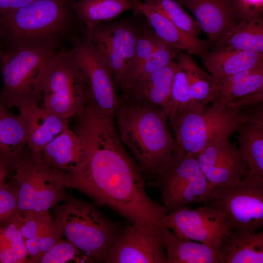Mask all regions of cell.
I'll use <instances>...</instances> for the list:
<instances>
[{
  "label": "cell",
  "instance_id": "cell-1",
  "mask_svg": "<svg viewBox=\"0 0 263 263\" xmlns=\"http://www.w3.org/2000/svg\"><path fill=\"white\" fill-rule=\"evenodd\" d=\"M75 132L84 153L67 187L110 208L132 225L158 230L166 208L147 194L142 170L123 146L113 121L91 108L77 116Z\"/></svg>",
  "mask_w": 263,
  "mask_h": 263
},
{
  "label": "cell",
  "instance_id": "cell-2",
  "mask_svg": "<svg viewBox=\"0 0 263 263\" xmlns=\"http://www.w3.org/2000/svg\"><path fill=\"white\" fill-rule=\"evenodd\" d=\"M115 115L119 138L143 171L155 174L172 162L175 140L162 109L136 100L119 106Z\"/></svg>",
  "mask_w": 263,
  "mask_h": 263
},
{
  "label": "cell",
  "instance_id": "cell-3",
  "mask_svg": "<svg viewBox=\"0 0 263 263\" xmlns=\"http://www.w3.org/2000/svg\"><path fill=\"white\" fill-rule=\"evenodd\" d=\"M75 0H34L0 17V37L10 47L57 49L65 38L72 39L78 21L73 8Z\"/></svg>",
  "mask_w": 263,
  "mask_h": 263
},
{
  "label": "cell",
  "instance_id": "cell-4",
  "mask_svg": "<svg viewBox=\"0 0 263 263\" xmlns=\"http://www.w3.org/2000/svg\"><path fill=\"white\" fill-rule=\"evenodd\" d=\"M54 224L62 237L74 244L90 263H105L121 232L119 226L94 205L69 196L55 206Z\"/></svg>",
  "mask_w": 263,
  "mask_h": 263
},
{
  "label": "cell",
  "instance_id": "cell-5",
  "mask_svg": "<svg viewBox=\"0 0 263 263\" xmlns=\"http://www.w3.org/2000/svg\"><path fill=\"white\" fill-rule=\"evenodd\" d=\"M262 114V104L245 111L223 102L212 103L200 112L183 113L171 124L175 132L173 155L195 156L210 142L228 137L243 123Z\"/></svg>",
  "mask_w": 263,
  "mask_h": 263
},
{
  "label": "cell",
  "instance_id": "cell-6",
  "mask_svg": "<svg viewBox=\"0 0 263 263\" xmlns=\"http://www.w3.org/2000/svg\"><path fill=\"white\" fill-rule=\"evenodd\" d=\"M40 106L69 119L92 103L87 76L72 49L57 51L44 69L38 82Z\"/></svg>",
  "mask_w": 263,
  "mask_h": 263
},
{
  "label": "cell",
  "instance_id": "cell-7",
  "mask_svg": "<svg viewBox=\"0 0 263 263\" xmlns=\"http://www.w3.org/2000/svg\"><path fill=\"white\" fill-rule=\"evenodd\" d=\"M56 49L22 46L11 47L0 57L3 85L0 101L9 110L40 105L38 82Z\"/></svg>",
  "mask_w": 263,
  "mask_h": 263
},
{
  "label": "cell",
  "instance_id": "cell-8",
  "mask_svg": "<svg viewBox=\"0 0 263 263\" xmlns=\"http://www.w3.org/2000/svg\"><path fill=\"white\" fill-rule=\"evenodd\" d=\"M12 170V179L18 188V213L49 211L69 196L64 189L69 174L47 164L41 153L28 149Z\"/></svg>",
  "mask_w": 263,
  "mask_h": 263
},
{
  "label": "cell",
  "instance_id": "cell-9",
  "mask_svg": "<svg viewBox=\"0 0 263 263\" xmlns=\"http://www.w3.org/2000/svg\"><path fill=\"white\" fill-rule=\"evenodd\" d=\"M155 175L148 186L159 190L167 212L206 203L215 187L204 177L194 156L174 155L172 162Z\"/></svg>",
  "mask_w": 263,
  "mask_h": 263
},
{
  "label": "cell",
  "instance_id": "cell-10",
  "mask_svg": "<svg viewBox=\"0 0 263 263\" xmlns=\"http://www.w3.org/2000/svg\"><path fill=\"white\" fill-rule=\"evenodd\" d=\"M205 204L224 214L232 231L255 232L263 225V179L248 172L232 186L215 187Z\"/></svg>",
  "mask_w": 263,
  "mask_h": 263
},
{
  "label": "cell",
  "instance_id": "cell-11",
  "mask_svg": "<svg viewBox=\"0 0 263 263\" xmlns=\"http://www.w3.org/2000/svg\"><path fill=\"white\" fill-rule=\"evenodd\" d=\"M126 18L96 25L86 35L108 65L114 84L122 86L132 66L137 41L145 26Z\"/></svg>",
  "mask_w": 263,
  "mask_h": 263
},
{
  "label": "cell",
  "instance_id": "cell-12",
  "mask_svg": "<svg viewBox=\"0 0 263 263\" xmlns=\"http://www.w3.org/2000/svg\"><path fill=\"white\" fill-rule=\"evenodd\" d=\"M161 225L180 237L217 250L224 237L232 231L224 214L206 204L194 209L186 206L166 213Z\"/></svg>",
  "mask_w": 263,
  "mask_h": 263
},
{
  "label": "cell",
  "instance_id": "cell-13",
  "mask_svg": "<svg viewBox=\"0 0 263 263\" xmlns=\"http://www.w3.org/2000/svg\"><path fill=\"white\" fill-rule=\"evenodd\" d=\"M72 50L87 76L92 103L104 114L113 117L119 104L111 71L105 60L87 38L71 39Z\"/></svg>",
  "mask_w": 263,
  "mask_h": 263
},
{
  "label": "cell",
  "instance_id": "cell-14",
  "mask_svg": "<svg viewBox=\"0 0 263 263\" xmlns=\"http://www.w3.org/2000/svg\"><path fill=\"white\" fill-rule=\"evenodd\" d=\"M195 157L204 177L215 187L232 186L248 172L245 162L227 137L210 142Z\"/></svg>",
  "mask_w": 263,
  "mask_h": 263
},
{
  "label": "cell",
  "instance_id": "cell-15",
  "mask_svg": "<svg viewBox=\"0 0 263 263\" xmlns=\"http://www.w3.org/2000/svg\"><path fill=\"white\" fill-rule=\"evenodd\" d=\"M158 230L132 225L121 230L107 255L106 263H166Z\"/></svg>",
  "mask_w": 263,
  "mask_h": 263
},
{
  "label": "cell",
  "instance_id": "cell-16",
  "mask_svg": "<svg viewBox=\"0 0 263 263\" xmlns=\"http://www.w3.org/2000/svg\"><path fill=\"white\" fill-rule=\"evenodd\" d=\"M194 15L210 44H216L239 22L231 0H176Z\"/></svg>",
  "mask_w": 263,
  "mask_h": 263
},
{
  "label": "cell",
  "instance_id": "cell-17",
  "mask_svg": "<svg viewBox=\"0 0 263 263\" xmlns=\"http://www.w3.org/2000/svg\"><path fill=\"white\" fill-rule=\"evenodd\" d=\"M19 110L26 128L27 147L32 152L41 153L68 125V119L50 113L40 105H31Z\"/></svg>",
  "mask_w": 263,
  "mask_h": 263
},
{
  "label": "cell",
  "instance_id": "cell-18",
  "mask_svg": "<svg viewBox=\"0 0 263 263\" xmlns=\"http://www.w3.org/2000/svg\"><path fill=\"white\" fill-rule=\"evenodd\" d=\"M134 10L142 14L158 38L167 44L191 55L200 56L207 51L210 45L175 25L164 16L152 9L139 0H132Z\"/></svg>",
  "mask_w": 263,
  "mask_h": 263
},
{
  "label": "cell",
  "instance_id": "cell-19",
  "mask_svg": "<svg viewBox=\"0 0 263 263\" xmlns=\"http://www.w3.org/2000/svg\"><path fill=\"white\" fill-rule=\"evenodd\" d=\"M189 54L182 53L177 58L170 93L162 108L171 124L180 115L200 112L195 100V82L189 65Z\"/></svg>",
  "mask_w": 263,
  "mask_h": 263
},
{
  "label": "cell",
  "instance_id": "cell-20",
  "mask_svg": "<svg viewBox=\"0 0 263 263\" xmlns=\"http://www.w3.org/2000/svg\"><path fill=\"white\" fill-rule=\"evenodd\" d=\"M160 238L166 253V263H223L218 250L201 243L180 237L161 225Z\"/></svg>",
  "mask_w": 263,
  "mask_h": 263
},
{
  "label": "cell",
  "instance_id": "cell-21",
  "mask_svg": "<svg viewBox=\"0 0 263 263\" xmlns=\"http://www.w3.org/2000/svg\"><path fill=\"white\" fill-rule=\"evenodd\" d=\"M214 81L263 63V54L215 47L200 56Z\"/></svg>",
  "mask_w": 263,
  "mask_h": 263
},
{
  "label": "cell",
  "instance_id": "cell-22",
  "mask_svg": "<svg viewBox=\"0 0 263 263\" xmlns=\"http://www.w3.org/2000/svg\"><path fill=\"white\" fill-rule=\"evenodd\" d=\"M28 149L23 119L0 101V160L12 171Z\"/></svg>",
  "mask_w": 263,
  "mask_h": 263
},
{
  "label": "cell",
  "instance_id": "cell-23",
  "mask_svg": "<svg viewBox=\"0 0 263 263\" xmlns=\"http://www.w3.org/2000/svg\"><path fill=\"white\" fill-rule=\"evenodd\" d=\"M84 153L82 140L68 125L41 152L47 164L69 174L80 164Z\"/></svg>",
  "mask_w": 263,
  "mask_h": 263
},
{
  "label": "cell",
  "instance_id": "cell-24",
  "mask_svg": "<svg viewBox=\"0 0 263 263\" xmlns=\"http://www.w3.org/2000/svg\"><path fill=\"white\" fill-rule=\"evenodd\" d=\"M223 263H263V231H231L218 249Z\"/></svg>",
  "mask_w": 263,
  "mask_h": 263
},
{
  "label": "cell",
  "instance_id": "cell-25",
  "mask_svg": "<svg viewBox=\"0 0 263 263\" xmlns=\"http://www.w3.org/2000/svg\"><path fill=\"white\" fill-rule=\"evenodd\" d=\"M177 62L145 75L126 89L136 100L150 103L162 109L169 96Z\"/></svg>",
  "mask_w": 263,
  "mask_h": 263
},
{
  "label": "cell",
  "instance_id": "cell-26",
  "mask_svg": "<svg viewBox=\"0 0 263 263\" xmlns=\"http://www.w3.org/2000/svg\"><path fill=\"white\" fill-rule=\"evenodd\" d=\"M262 90L263 63L214 81L211 103L230 102Z\"/></svg>",
  "mask_w": 263,
  "mask_h": 263
},
{
  "label": "cell",
  "instance_id": "cell-27",
  "mask_svg": "<svg viewBox=\"0 0 263 263\" xmlns=\"http://www.w3.org/2000/svg\"><path fill=\"white\" fill-rule=\"evenodd\" d=\"M73 10L86 35L96 25L111 22L123 12L134 10L132 0H75Z\"/></svg>",
  "mask_w": 263,
  "mask_h": 263
},
{
  "label": "cell",
  "instance_id": "cell-28",
  "mask_svg": "<svg viewBox=\"0 0 263 263\" xmlns=\"http://www.w3.org/2000/svg\"><path fill=\"white\" fill-rule=\"evenodd\" d=\"M239 153L248 173L263 179V115L243 123L237 130Z\"/></svg>",
  "mask_w": 263,
  "mask_h": 263
},
{
  "label": "cell",
  "instance_id": "cell-29",
  "mask_svg": "<svg viewBox=\"0 0 263 263\" xmlns=\"http://www.w3.org/2000/svg\"><path fill=\"white\" fill-rule=\"evenodd\" d=\"M215 47L263 54V20L261 14L239 21Z\"/></svg>",
  "mask_w": 263,
  "mask_h": 263
},
{
  "label": "cell",
  "instance_id": "cell-30",
  "mask_svg": "<svg viewBox=\"0 0 263 263\" xmlns=\"http://www.w3.org/2000/svg\"><path fill=\"white\" fill-rule=\"evenodd\" d=\"M20 231L28 255V263H38L39 258V240L56 229L49 211L44 213H18Z\"/></svg>",
  "mask_w": 263,
  "mask_h": 263
},
{
  "label": "cell",
  "instance_id": "cell-31",
  "mask_svg": "<svg viewBox=\"0 0 263 263\" xmlns=\"http://www.w3.org/2000/svg\"><path fill=\"white\" fill-rule=\"evenodd\" d=\"M28 255L18 213L0 223V263H26Z\"/></svg>",
  "mask_w": 263,
  "mask_h": 263
},
{
  "label": "cell",
  "instance_id": "cell-32",
  "mask_svg": "<svg viewBox=\"0 0 263 263\" xmlns=\"http://www.w3.org/2000/svg\"><path fill=\"white\" fill-rule=\"evenodd\" d=\"M143 2L191 35L197 37L202 32L197 21L183 10L176 0H143Z\"/></svg>",
  "mask_w": 263,
  "mask_h": 263
},
{
  "label": "cell",
  "instance_id": "cell-33",
  "mask_svg": "<svg viewBox=\"0 0 263 263\" xmlns=\"http://www.w3.org/2000/svg\"><path fill=\"white\" fill-rule=\"evenodd\" d=\"M158 40L159 38L148 23L136 43L132 68L122 86L125 89L134 83L138 72L155 49Z\"/></svg>",
  "mask_w": 263,
  "mask_h": 263
},
{
  "label": "cell",
  "instance_id": "cell-34",
  "mask_svg": "<svg viewBox=\"0 0 263 263\" xmlns=\"http://www.w3.org/2000/svg\"><path fill=\"white\" fill-rule=\"evenodd\" d=\"M72 260L78 263H90L74 244L62 237L40 257L38 263H64Z\"/></svg>",
  "mask_w": 263,
  "mask_h": 263
},
{
  "label": "cell",
  "instance_id": "cell-35",
  "mask_svg": "<svg viewBox=\"0 0 263 263\" xmlns=\"http://www.w3.org/2000/svg\"><path fill=\"white\" fill-rule=\"evenodd\" d=\"M181 53V50L167 44L159 38L155 49L138 72L134 83L141 77L177 60Z\"/></svg>",
  "mask_w": 263,
  "mask_h": 263
},
{
  "label": "cell",
  "instance_id": "cell-36",
  "mask_svg": "<svg viewBox=\"0 0 263 263\" xmlns=\"http://www.w3.org/2000/svg\"><path fill=\"white\" fill-rule=\"evenodd\" d=\"M18 190L13 179L0 188V223L17 212Z\"/></svg>",
  "mask_w": 263,
  "mask_h": 263
},
{
  "label": "cell",
  "instance_id": "cell-37",
  "mask_svg": "<svg viewBox=\"0 0 263 263\" xmlns=\"http://www.w3.org/2000/svg\"><path fill=\"white\" fill-rule=\"evenodd\" d=\"M239 22L248 17L261 14L263 0H231Z\"/></svg>",
  "mask_w": 263,
  "mask_h": 263
},
{
  "label": "cell",
  "instance_id": "cell-38",
  "mask_svg": "<svg viewBox=\"0 0 263 263\" xmlns=\"http://www.w3.org/2000/svg\"><path fill=\"white\" fill-rule=\"evenodd\" d=\"M34 0H0V17L7 16Z\"/></svg>",
  "mask_w": 263,
  "mask_h": 263
},
{
  "label": "cell",
  "instance_id": "cell-39",
  "mask_svg": "<svg viewBox=\"0 0 263 263\" xmlns=\"http://www.w3.org/2000/svg\"><path fill=\"white\" fill-rule=\"evenodd\" d=\"M2 53H3V52H1V50H0V57L1 56V55H2Z\"/></svg>",
  "mask_w": 263,
  "mask_h": 263
}]
</instances>
